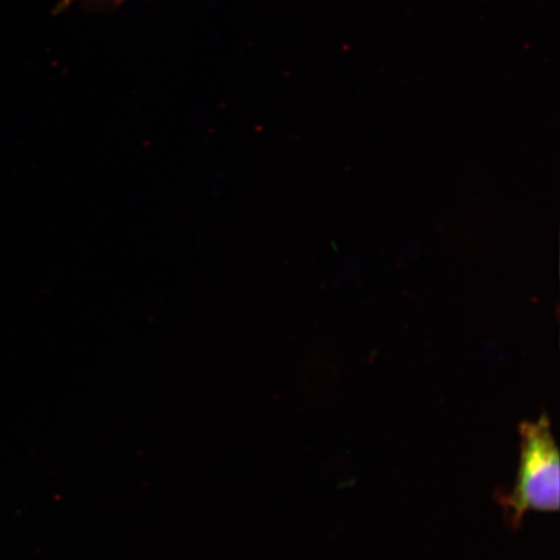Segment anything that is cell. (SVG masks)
<instances>
[{
    "mask_svg": "<svg viewBox=\"0 0 560 560\" xmlns=\"http://www.w3.org/2000/svg\"><path fill=\"white\" fill-rule=\"evenodd\" d=\"M559 470L558 446L548 417L522 423L520 474L513 492L501 500L511 525L517 527L528 511H558Z\"/></svg>",
    "mask_w": 560,
    "mask_h": 560,
    "instance_id": "obj_1",
    "label": "cell"
},
{
    "mask_svg": "<svg viewBox=\"0 0 560 560\" xmlns=\"http://www.w3.org/2000/svg\"><path fill=\"white\" fill-rule=\"evenodd\" d=\"M80 2H94V0H59L58 5H56L55 13L65 12L70 5ZM95 2H102V0H95ZM104 2L121 3L124 0H104Z\"/></svg>",
    "mask_w": 560,
    "mask_h": 560,
    "instance_id": "obj_2",
    "label": "cell"
}]
</instances>
